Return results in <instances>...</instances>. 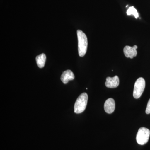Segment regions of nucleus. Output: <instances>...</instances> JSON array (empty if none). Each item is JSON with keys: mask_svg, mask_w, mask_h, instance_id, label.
Here are the masks:
<instances>
[{"mask_svg": "<svg viewBox=\"0 0 150 150\" xmlns=\"http://www.w3.org/2000/svg\"><path fill=\"white\" fill-rule=\"evenodd\" d=\"M104 110L108 114H111L114 112L115 109V102L112 98H108L105 102Z\"/></svg>", "mask_w": 150, "mask_h": 150, "instance_id": "7", "label": "nucleus"}, {"mask_svg": "<svg viewBox=\"0 0 150 150\" xmlns=\"http://www.w3.org/2000/svg\"><path fill=\"white\" fill-rule=\"evenodd\" d=\"M46 61V56L44 54H40L36 56V62L38 67L43 68L44 67Z\"/></svg>", "mask_w": 150, "mask_h": 150, "instance_id": "9", "label": "nucleus"}, {"mask_svg": "<svg viewBox=\"0 0 150 150\" xmlns=\"http://www.w3.org/2000/svg\"><path fill=\"white\" fill-rule=\"evenodd\" d=\"M146 86V82L143 78H139L134 84L133 96L134 98L138 99L139 98L144 92Z\"/></svg>", "mask_w": 150, "mask_h": 150, "instance_id": "4", "label": "nucleus"}, {"mask_svg": "<svg viewBox=\"0 0 150 150\" xmlns=\"http://www.w3.org/2000/svg\"><path fill=\"white\" fill-rule=\"evenodd\" d=\"M78 39V52L80 57H83L86 53L88 48V39L83 31L78 30L77 31Z\"/></svg>", "mask_w": 150, "mask_h": 150, "instance_id": "1", "label": "nucleus"}, {"mask_svg": "<svg viewBox=\"0 0 150 150\" xmlns=\"http://www.w3.org/2000/svg\"><path fill=\"white\" fill-rule=\"evenodd\" d=\"M150 136V131L145 127L139 129L137 135V141L139 144L144 145L149 141Z\"/></svg>", "mask_w": 150, "mask_h": 150, "instance_id": "3", "label": "nucleus"}, {"mask_svg": "<svg viewBox=\"0 0 150 150\" xmlns=\"http://www.w3.org/2000/svg\"><path fill=\"white\" fill-rule=\"evenodd\" d=\"M88 96L86 93L81 94L75 102L74 112L77 114L82 113L85 110L87 104Z\"/></svg>", "mask_w": 150, "mask_h": 150, "instance_id": "2", "label": "nucleus"}, {"mask_svg": "<svg viewBox=\"0 0 150 150\" xmlns=\"http://www.w3.org/2000/svg\"><path fill=\"white\" fill-rule=\"evenodd\" d=\"M146 112L147 114L150 113V99L148 101L147 105L146 108Z\"/></svg>", "mask_w": 150, "mask_h": 150, "instance_id": "11", "label": "nucleus"}, {"mask_svg": "<svg viewBox=\"0 0 150 150\" xmlns=\"http://www.w3.org/2000/svg\"><path fill=\"white\" fill-rule=\"evenodd\" d=\"M127 14L128 16L133 15L136 18H138L139 17V13L137 10L134 6H131L129 8L128 10L127 11Z\"/></svg>", "mask_w": 150, "mask_h": 150, "instance_id": "10", "label": "nucleus"}, {"mask_svg": "<svg viewBox=\"0 0 150 150\" xmlns=\"http://www.w3.org/2000/svg\"><path fill=\"white\" fill-rule=\"evenodd\" d=\"M75 76L74 73L70 70H67L63 73L61 76V81L64 84H67L69 81L73 80Z\"/></svg>", "mask_w": 150, "mask_h": 150, "instance_id": "8", "label": "nucleus"}, {"mask_svg": "<svg viewBox=\"0 0 150 150\" xmlns=\"http://www.w3.org/2000/svg\"><path fill=\"white\" fill-rule=\"evenodd\" d=\"M138 47L137 45H135L133 47L126 46L123 48V53L124 55L127 58L133 59L134 57H136L137 55V48Z\"/></svg>", "mask_w": 150, "mask_h": 150, "instance_id": "5", "label": "nucleus"}, {"mask_svg": "<svg viewBox=\"0 0 150 150\" xmlns=\"http://www.w3.org/2000/svg\"><path fill=\"white\" fill-rule=\"evenodd\" d=\"M119 85V79L117 76L113 77H108L106 78L105 85L108 88H117Z\"/></svg>", "mask_w": 150, "mask_h": 150, "instance_id": "6", "label": "nucleus"}]
</instances>
